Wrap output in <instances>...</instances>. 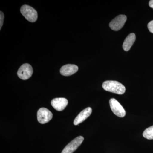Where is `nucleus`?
<instances>
[{"mask_svg": "<svg viewBox=\"0 0 153 153\" xmlns=\"http://www.w3.org/2000/svg\"><path fill=\"white\" fill-rule=\"evenodd\" d=\"M21 13L22 15L27 20L31 22H35L38 19V15L37 11L32 7L24 5L21 8Z\"/></svg>", "mask_w": 153, "mask_h": 153, "instance_id": "obj_2", "label": "nucleus"}, {"mask_svg": "<svg viewBox=\"0 0 153 153\" xmlns=\"http://www.w3.org/2000/svg\"><path fill=\"white\" fill-rule=\"evenodd\" d=\"M84 140L82 136H79L72 140L64 148L61 153H72L77 149Z\"/></svg>", "mask_w": 153, "mask_h": 153, "instance_id": "obj_6", "label": "nucleus"}, {"mask_svg": "<svg viewBox=\"0 0 153 153\" xmlns=\"http://www.w3.org/2000/svg\"><path fill=\"white\" fill-rule=\"evenodd\" d=\"M148 28L151 33H153V20L149 22L148 24Z\"/></svg>", "mask_w": 153, "mask_h": 153, "instance_id": "obj_14", "label": "nucleus"}, {"mask_svg": "<svg viewBox=\"0 0 153 153\" xmlns=\"http://www.w3.org/2000/svg\"><path fill=\"white\" fill-rule=\"evenodd\" d=\"M102 87L106 91L123 94L125 92L126 88L122 83L114 80H107L103 82Z\"/></svg>", "mask_w": 153, "mask_h": 153, "instance_id": "obj_1", "label": "nucleus"}, {"mask_svg": "<svg viewBox=\"0 0 153 153\" xmlns=\"http://www.w3.org/2000/svg\"><path fill=\"white\" fill-rule=\"evenodd\" d=\"M143 134L145 138L148 140H153V126L146 129Z\"/></svg>", "mask_w": 153, "mask_h": 153, "instance_id": "obj_12", "label": "nucleus"}, {"mask_svg": "<svg viewBox=\"0 0 153 153\" xmlns=\"http://www.w3.org/2000/svg\"><path fill=\"white\" fill-rule=\"evenodd\" d=\"M149 5L150 7L153 9V0L150 1L149 2Z\"/></svg>", "mask_w": 153, "mask_h": 153, "instance_id": "obj_15", "label": "nucleus"}, {"mask_svg": "<svg viewBox=\"0 0 153 153\" xmlns=\"http://www.w3.org/2000/svg\"><path fill=\"white\" fill-rule=\"evenodd\" d=\"M78 67L74 64H67L61 67L60 74L63 76H68L72 75L78 71Z\"/></svg>", "mask_w": 153, "mask_h": 153, "instance_id": "obj_10", "label": "nucleus"}, {"mask_svg": "<svg viewBox=\"0 0 153 153\" xmlns=\"http://www.w3.org/2000/svg\"><path fill=\"white\" fill-rule=\"evenodd\" d=\"M51 105L53 108L58 111H62L68 105V101L65 98H56L52 100Z\"/></svg>", "mask_w": 153, "mask_h": 153, "instance_id": "obj_8", "label": "nucleus"}, {"mask_svg": "<svg viewBox=\"0 0 153 153\" xmlns=\"http://www.w3.org/2000/svg\"><path fill=\"white\" fill-rule=\"evenodd\" d=\"M33 72L32 66L28 63H25L19 68L17 74L20 79L27 80L32 76Z\"/></svg>", "mask_w": 153, "mask_h": 153, "instance_id": "obj_3", "label": "nucleus"}, {"mask_svg": "<svg viewBox=\"0 0 153 153\" xmlns=\"http://www.w3.org/2000/svg\"><path fill=\"white\" fill-rule=\"evenodd\" d=\"M136 40V36L134 33H131L126 38L124 41L123 48L125 51H128L133 45Z\"/></svg>", "mask_w": 153, "mask_h": 153, "instance_id": "obj_11", "label": "nucleus"}, {"mask_svg": "<svg viewBox=\"0 0 153 153\" xmlns=\"http://www.w3.org/2000/svg\"><path fill=\"white\" fill-rule=\"evenodd\" d=\"M109 104L111 109L114 114L120 117L125 116V110L117 100L114 98L111 99L109 100Z\"/></svg>", "mask_w": 153, "mask_h": 153, "instance_id": "obj_4", "label": "nucleus"}, {"mask_svg": "<svg viewBox=\"0 0 153 153\" xmlns=\"http://www.w3.org/2000/svg\"><path fill=\"white\" fill-rule=\"evenodd\" d=\"M91 113H92V109L90 107L86 108L85 109L82 110L74 119V125H78L79 124L83 122L88 117L90 116Z\"/></svg>", "mask_w": 153, "mask_h": 153, "instance_id": "obj_9", "label": "nucleus"}, {"mask_svg": "<svg viewBox=\"0 0 153 153\" xmlns=\"http://www.w3.org/2000/svg\"><path fill=\"white\" fill-rule=\"evenodd\" d=\"M126 20L127 17L125 15H119L110 22V27L114 31H118L123 27Z\"/></svg>", "mask_w": 153, "mask_h": 153, "instance_id": "obj_7", "label": "nucleus"}, {"mask_svg": "<svg viewBox=\"0 0 153 153\" xmlns=\"http://www.w3.org/2000/svg\"><path fill=\"white\" fill-rule=\"evenodd\" d=\"M53 114L52 113L45 108H41L37 112V119L40 123L45 124L49 122L52 119Z\"/></svg>", "mask_w": 153, "mask_h": 153, "instance_id": "obj_5", "label": "nucleus"}, {"mask_svg": "<svg viewBox=\"0 0 153 153\" xmlns=\"http://www.w3.org/2000/svg\"><path fill=\"white\" fill-rule=\"evenodd\" d=\"M4 16L2 12L1 11V15H0V29H1L2 27L3 23H4Z\"/></svg>", "mask_w": 153, "mask_h": 153, "instance_id": "obj_13", "label": "nucleus"}]
</instances>
